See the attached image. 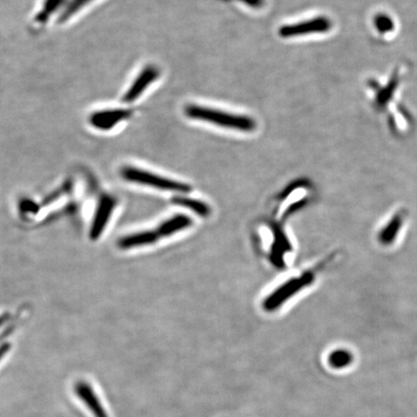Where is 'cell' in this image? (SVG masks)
I'll use <instances>...</instances> for the list:
<instances>
[{
  "mask_svg": "<svg viewBox=\"0 0 417 417\" xmlns=\"http://www.w3.org/2000/svg\"><path fill=\"white\" fill-rule=\"evenodd\" d=\"M187 116L198 121L208 122L226 129L251 132L256 127V122L246 116L229 113V112L218 111L206 106L190 104L186 108Z\"/></svg>",
  "mask_w": 417,
  "mask_h": 417,
  "instance_id": "1",
  "label": "cell"
},
{
  "mask_svg": "<svg viewBox=\"0 0 417 417\" xmlns=\"http://www.w3.org/2000/svg\"><path fill=\"white\" fill-rule=\"evenodd\" d=\"M121 176L127 182L156 189L180 192H187L190 189L187 185L182 184V182L166 179L164 177L151 173V172L143 170V169L134 168V166H125L122 168Z\"/></svg>",
  "mask_w": 417,
  "mask_h": 417,
  "instance_id": "2",
  "label": "cell"
},
{
  "mask_svg": "<svg viewBox=\"0 0 417 417\" xmlns=\"http://www.w3.org/2000/svg\"><path fill=\"white\" fill-rule=\"evenodd\" d=\"M313 280H314V275L311 272L304 273L298 278H291L282 285L278 287L272 294H268L263 302V307L266 311H275L294 294L310 285Z\"/></svg>",
  "mask_w": 417,
  "mask_h": 417,
  "instance_id": "3",
  "label": "cell"
},
{
  "mask_svg": "<svg viewBox=\"0 0 417 417\" xmlns=\"http://www.w3.org/2000/svg\"><path fill=\"white\" fill-rule=\"evenodd\" d=\"M332 28V23L325 17L304 20L294 25H284L280 30L282 38L299 37L309 34L325 33Z\"/></svg>",
  "mask_w": 417,
  "mask_h": 417,
  "instance_id": "4",
  "label": "cell"
},
{
  "mask_svg": "<svg viewBox=\"0 0 417 417\" xmlns=\"http://www.w3.org/2000/svg\"><path fill=\"white\" fill-rule=\"evenodd\" d=\"M158 75H160V71H158V68L151 66V65L145 67L142 72L138 75V77L135 78L134 83L130 85L123 99H122V101L126 104L134 103L156 80Z\"/></svg>",
  "mask_w": 417,
  "mask_h": 417,
  "instance_id": "5",
  "label": "cell"
},
{
  "mask_svg": "<svg viewBox=\"0 0 417 417\" xmlns=\"http://www.w3.org/2000/svg\"><path fill=\"white\" fill-rule=\"evenodd\" d=\"M116 202L109 195H104L99 202L97 211H96L95 218H94L92 226H91L90 238L96 241L103 234L104 229L108 225Z\"/></svg>",
  "mask_w": 417,
  "mask_h": 417,
  "instance_id": "6",
  "label": "cell"
},
{
  "mask_svg": "<svg viewBox=\"0 0 417 417\" xmlns=\"http://www.w3.org/2000/svg\"><path fill=\"white\" fill-rule=\"evenodd\" d=\"M132 111L126 109H106L95 112L90 116V124L96 129L108 130L113 129L116 125L124 120L129 119Z\"/></svg>",
  "mask_w": 417,
  "mask_h": 417,
  "instance_id": "7",
  "label": "cell"
},
{
  "mask_svg": "<svg viewBox=\"0 0 417 417\" xmlns=\"http://www.w3.org/2000/svg\"><path fill=\"white\" fill-rule=\"evenodd\" d=\"M408 215L409 211L406 208H401L392 216V218L388 220L384 228L380 229L379 234H378V241L380 244L385 247L390 246L396 241Z\"/></svg>",
  "mask_w": 417,
  "mask_h": 417,
  "instance_id": "8",
  "label": "cell"
},
{
  "mask_svg": "<svg viewBox=\"0 0 417 417\" xmlns=\"http://www.w3.org/2000/svg\"><path fill=\"white\" fill-rule=\"evenodd\" d=\"M161 238H163L160 228L153 230H145L137 232V233L130 234L119 239L118 247L121 249H132L137 247L149 246L155 244Z\"/></svg>",
  "mask_w": 417,
  "mask_h": 417,
  "instance_id": "9",
  "label": "cell"
},
{
  "mask_svg": "<svg viewBox=\"0 0 417 417\" xmlns=\"http://www.w3.org/2000/svg\"><path fill=\"white\" fill-rule=\"evenodd\" d=\"M77 393L82 398L83 402L86 403L88 408L93 411L96 417H108L106 411H104L103 406L99 403V399L96 396L92 388L86 384H80L77 387Z\"/></svg>",
  "mask_w": 417,
  "mask_h": 417,
  "instance_id": "10",
  "label": "cell"
},
{
  "mask_svg": "<svg viewBox=\"0 0 417 417\" xmlns=\"http://www.w3.org/2000/svg\"><path fill=\"white\" fill-rule=\"evenodd\" d=\"M192 225V220L184 215L174 216L173 218L164 221L161 223L158 228L161 229V233L164 237L171 236V235L177 233V232L184 230Z\"/></svg>",
  "mask_w": 417,
  "mask_h": 417,
  "instance_id": "11",
  "label": "cell"
},
{
  "mask_svg": "<svg viewBox=\"0 0 417 417\" xmlns=\"http://www.w3.org/2000/svg\"><path fill=\"white\" fill-rule=\"evenodd\" d=\"M353 361V354L350 351L344 350V349L332 351L328 356V363L335 369L345 368L351 365Z\"/></svg>",
  "mask_w": 417,
  "mask_h": 417,
  "instance_id": "12",
  "label": "cell"
},
{
  "mask_svg": "<svg viewBox=\"0 0 417 417\" xmlns=\"http://www.w3.org/2000/svg\"><path fill=\"white\" fill-rule=\"evenodd\" d=\"M65 0H45L40 12L36 15V22L44 23L48 22L51 15L56 13L63 5Z\"/></svg>",
  "mask_w": 417,
  "mask_h": 417,
  "instance_id": "13",
  "label": "cell"
},
{
  "mask_svg": "<svg viewBox=\"0 0 417 417\" xmlns=\"http://www.w3.org/2000/svg\"><path fill=\"white\" fill-rule=\"evenodd\" d=\"M174 201H175L177 204L190 208V210L194 211V212L198 213V215L207 216L208 213H210V208H208V206L206 205L205 203L198 201V200L190 199V198L179 197L174 199Z\"/></svg>",
  "mask_w": 417,
  "mask_h": 417,
  "instance_id": "14",
  "label": "cell"
},
{
  "mask_svg": "<svg viewBox=\"0 0 417 417\" xmlns=\"http://www.w3.org/2000/svg\"><path fill=\"white\" fill-rule=\"evenodd\" d=\"M91 1H92V0H71V1L68 4L66 8H65L63 13L60 15L58 23H61L66 22V20H69L70 18H72L75 13L80 11V9H82L85 5L90 4Z\"/></svg>",
  "mask_w": 417,
  "mask_h": 417,
  "instance_id": "15",
  "label": "cell"
},
{
  "mask_svg": "<svg viewBox=\"0 0 417 417\" xmlns=\"http://www.w3.org/2000/svg\"><path fill=\"white\" fill-rule=\"evenodd\" d=\"M375 25H376L377 30L382 33L388 32L393 26L390 18L385 17V15H380V17L378 15L375 20Z\"/></svg>",
  "mask_w": 417,
  "mask_h": 417,
  "instance_id": "16",
  "label": "cell"
},
{
  "mask_svg": "<svg viewBox=\"0 0 417 417\" xmlns=\"http://www.w3.org/2000/svg\"><path fill=\"white\" fill-rule=\"evenodd\" d=\"M9 345H4L0 347V361H1L2 359H4L5 354H6L8 351H9Z\"/></svg>",
  "mask_w": 417,
  "mask_h": 417,
  "instance_id": "17",
  "label": "cell"
},
{
  "mask_svg": "<svg viewBox=\"0 0 417 417\" xmlns=\"http://www.w3.org/2000/svg\"><path fill=\"white\" fill-rule=\"evenodd\" d=\"M247 4L251 5V6H259L262 4V0H244Z\"/></svg>",
  "mask_w": 417,
  "mask_h": 417,
  "instance_id": "18",
  "label": "cell"
},
{
  "mask_svg": "<svg viewBox=\"0 0 417 417\" xmlns=\"http://www.w3.org/2000/svg\"><path fill=\"white\" fill-rule=\"evenodd\" d=\"M9 320V315H2L0 316V327H2Z\"/></svg>",
  "mask_w": 417,
  "mask_h": 417,
  "instance_id": "19",
  "label": "cell"
}]
</instances>
